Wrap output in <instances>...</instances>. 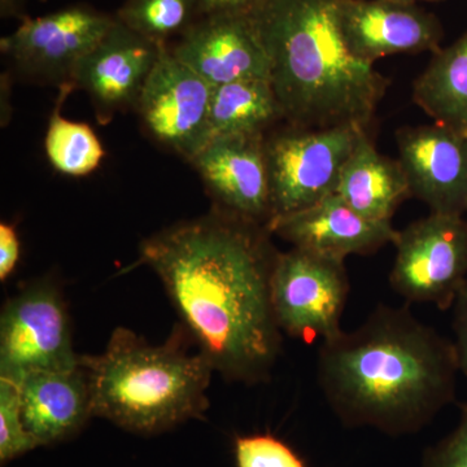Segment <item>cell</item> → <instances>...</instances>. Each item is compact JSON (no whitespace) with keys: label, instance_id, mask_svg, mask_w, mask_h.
<instances>
[{"label":"cell","instance_id":"cell-10","mask_svg":"<svg viewBox=\"0 0 467 467\" xmlns=\"http://www.w3.org/2000/svg\"><path fill=\"white\" fill-rule=\"evenodd\" d=\"M212 95L213 86L167 46L135 109L152 140L190 162L209 142Z\"/></svg>","mask_w":467,"mask_h":467},{"label":"cell","instance_id":"cell-26","mask_svg":"<svg viewBox=\"0 0 467 467\" xmlns=\"http://www.w3.org/2000/svg\"><path fill=\"white\" fill-rule=\"evenodd\" d=\"M451 327L454 333V352L459 370L467 378V279L457 294L453 306Z\"/></svg>","mask_w":467,"mask_h":467},{"label":"cell","instance_id":"cell-20","mask_svg":"<svg viewBox=\"0 0 467 467\" xmlns=\"http://www.w3.org/2000/svg\"><path fill=\"white\" fill-rule=\"evenodd\" d=\"M285 121L270 79H241L214 86L209 110V140L241 134H266Z\"/></svg>","mask_w":467,"mask_h":467},{"label":"cell","instance_id":"cell-22","mask_svg":"<svg viewBox=\"0 0 467 467\" xmlns=\"http://www.w3.org/2000/svg\"><path fill=\"white\" fill-rule=\"evenodd\" d=\"M202 16L201 0H125L115 17L144 38L169 46Z\"/></svg>","mask_w":467,"mask_h":467},{"label":"cell","instance_id":"cell-2","mask_svg":"<svg viewBox=\"0 0 467 467\" xmlns=\"http://www.w3.org/2000/svg\"><path fill=\"white\" fill-rule=\"evenodd\" d=\"M453 342L407 306L379 304L318 349L317 382L347 427L413 434L456 398Z\"/></svg>","mask_w":467,"mask_h":467},{"label":"cell","instance_id":"cell-18","mask_svg":"<svg viewBox=\"0 0 467 467\" xmlns=\"http://www.w3.org/2000/svg\"><path fill=\"white\" fill-rule=\"evenodd\" d=\"M337 193L361 216L391 223L410 190L399 160L380 155L367 133L344 165Z\"/></svg>","mask_w":467,"mask_h":467},{"label":"cell","instance_id":"cell-3","mask_svg":"<svg viewBox=\"0 0 467 467\" xmlns=\"http://www.w3.org/2000/svg\"><path fill=\"white\" fill-rule=\"evenodd\" d=\"M342 0H264L252 12L272 60L285 122L367 129L389 81L353 57L337 24Z\"/></svg>","mask_w":467,"mask_h":467},{"label":"cell","instance_id":"cell-25","mask_svg":"<svg viewBox=\"0 0 467 467\" xmlns=\"http://www.w3.org/2000/svg\"><path fill=\"white\" fill-rule=\"evenodd\" d=\"M422 467H467V402L460 407L459 425L426 451Z\"/></svg>","mask_w":467,"mask_h":467},{"label":"cell","instance_id":"cell-4","mask_svg":"<svg viewBox=\"0 0 467 467\" xmlns=\"http://www.w3.org/2000/svg\"><path fill=\"white\" fill-rule=\"evenodd\" d=\"M186 331L160 346L125 327L97 356L79 355L92 417L137 434H159L202 417L214 368L201 350L190 352Z\"/></svg>","mask_w":467,"mask_h":467},{"label":"cell","instance_id":"cell-5","mask_svg":"<svg viewBox=\"0 0 467 467\" xmlns=\"http://www.w3.org/2000/svg\"><path fill=\"white\" fill-rule=\"evenodd\" d=\"M367 133V129L353 125L301 128L285 124L266 134L273 214L270 223L337 192L344 165Z\"/></svg>","mask_w":467,"mask_h":467},{"label":"cell","instance_id":"cell-27","mask_svg":"<svg viewBox=\"0 0 467 467\" xmlns=\"http://www.w3.org/2000/svg\"><path fill=\"white\" fill-rule=\"evenodd\" d=\"M20 259V239L15 226L0 223V281L5 282L14 273Z\"/></svg>","mask_w":467,"mask_h":467},{"label":"cell","instance_id":"cell-1","mask_svg":"<svg viewBox=\"0 0 467 467\" xmlns=\"http://www.w3.org/2000/svg\"><path fill=\"white\" fill-rule=\"evenodd\" d=\"M272 235L214 208L140 243V264L158 275L192 344L232 382H266L282 352Z\"/></svg>","mask_w":467,"mask_h":467},{"label":"cell","instance_id":"cell-23","mask_svg":"<svg viewBox=\"0 0 467 467\" xmlns=\"http://www.w3.org/2000/svg\"><path fill=\"white\" fill-rule=\"evenodd\" d=\"M38 447L24 423L17 384L0 379V462L5 465Z\"/></svg>","mask_w":467,"mask_h":467},{"label":"cell","instance_id":"cell-21","mask_svg":"<svg viewBox=\"0 0 467 467\" xmlns=\"http://www.w3.org/2000/svg\"><path fill=\"white\" fill-rule=\"evenodd\" d=\"M73 90L70 86L60 88V97L48 122L45 149L48 161L58 173L85 177L99 168L106 150L90 125L61 116V106Z\"/></svg>","mask_w":467,"mask_h":467},{"label":"cell","instance_id":"cell-15","mask_svg":"<svg viewBox=\"0 0 467 467\" xmlns=\"http://www.w3.org/2000/svg\"><path fill=\"white\" fill-rule=\"evenodd\" d=\"M164 47L116 20L82 58L73 76V88L88 92L100 124L106 125L117 112L137 107Z\"/></svg>","mask_w":467,"mask_h":467},{"label":"cell","instance_id":"cell-16","mask_svg":"<svg viewBox=\"0 0 467 467\" xmlns=\"http://www.w3.org/2000/svg\"><path fill=\"white\" fill-rule=\"evenodd\" d=\"M267 229L292 247L343 261L349 254H371L393 244L399 234L392 223L361 216L337 192L304 211L273 221Z\"/></svg>","mask_w":467,"mask_h":467},{"label":"cell","instance_id":"cell-11","mask_svg":"<svg viewBox=\"0 0 467 467\" xmlns=\"http://www.w3.org/2000/svg\"><path fill=\"white\" fill-rule=\"evenodd\" d=\"M169 50L212 86L270 79L272 60L252 12L202 15Z\"/></svg>","mask_w":467,"mask_h":467},{"label":"cell","instance_id":"cell-19","mask_svg":"<svg viewBox=\"0 0 467 467\" xmlns=\"http://www.w3.org/2000/svg\"><path fill=\"white\" fill-rule=\"evenodd\" d=\"M413 100L434 122L467 134V32L435 52L414 81Z\"/></svg>","mask_w":467,"mask_h":467},{"label":"cell","instance_id":"cell-12","mask_svg":"<svg viewBox=\"0 0 467 467\" xmlns=\"http://www.w3.org/2000/svg\"><path fill=\"white\" fill-rule=\"evenodd\" d=\"M265 138L266 134L214 138L190 164L201 175L214 208L267 227L273 214Z\"/></svg>","mask_w":467,"mask_h":467},{"label":"cell","instance_id":"cell-14","mask_svg":"<svg viewBox=\"0 0 467 467\" xmlns=\"http://www.w3.org/2000/svg\"><path fill=\"white\" fill-rule=\"evenodd\" d=\"M399 162L410 196L432 213L467 212V134L434 122L407 126L396 133Z\"/></svg>","mask_w":467,"mask_h":467},{"label":"cell","instance_id":"cell-8","mask_svg":"<svg viewBox=\"0 0 467 467\" xmlns=\"http://www.w3.org/2000/svg\"><path fill=\"white\" fill-rule=\"evenodd\" d=\"M350 291L343 260L292 247L279 252L272 278L273 308L282 333L312 342L343 331Z\"/></svg>","mask_w":467,"mask_h":467},{"label":"cell","instance_id":"cell-28","mask_svg":"<svg viewBox=\"0 0 467 467\" xmlns=\"http://www.w3.org/2000/svg\"><path fill=\"white\" fill-rule=\"evenodd\" d=\"M264 0H201L202 15L214 12H251Z\"/></svg>","mask_w":467,"mask_h":467},{"label":"cell","instance_id":"cell-13","mask_svg":"<svg viewBox=\"0 0 467 467\" xmlns=\"http://www.w3.org/2000/svg\"><path fill=\"white\" fill-rule=\"evenodd\" d=\"M337 24L350 55L370 66L392 55L441 50V23L418 3L342 0Z\"/></svg>","mask_w":467,"mask_h":467},{"label":"cell","instance_id":"cell-9","mask_svg":"<svg viewBox=\"0 0 467 467\" xmlns=\"http://www.w3.org/2000/svg\"><path fill=\"white\" fill-rule=\"evenodd\" d=\"M115 21V16L82 5L26 17L14 33L3 36L0 51L26 78L73 88L77 67Z\"/></svg>","mask_w":467,"mask_h":467},{"label":"cell","instance_id":"cell-6","mask_svg":"<svg viewBox=\"0 0 467 467\" xmlns=\"http://www.w3.org/2000/svg\"><path fill=\"white\" fill-rule=\"evenodd\" d=\"M77 368L79 355L57 284L39 279L27 285L0 315V379L18 384L30 374Z\"/></svg>","mask_w":467,"mask_h":467},{"label":"cell","instance_id":"cell-29","mask_svg":"<svg viewBox=\"0 0 467 467\" xmlns=\"http://www.w3.org/2000/svg\"><path fill=\"white\" fill-rule=\"evenodd\" d=\"M30 0H0V16L2 18H20L26 20V7Z\"/></svg>","mask_w":467,"mask_h":467},{"label":"cell","instance_id":"cell-7","mask_svg":"<svg viewBox=\"0 0 467 467\" xmlns=\"http://www.w3.org/2000/svg\"><path fill=\"white\" fill-rule=\"evenodd\" d=\"M389 285L407 303L448 310L467 279V221L430 213L399 232Z\"/></svg>","mask_w":467,"mask_h":467},{"label":"cell","instance_id":"cell-30","mask_svg":"<svg viewBox=\"0 0 467 467\" xmlns=\"http://www.w3.org/2000/svg\"><path fill=\"white\" fill-rule=\"evenodd\" d=\"M407 2H414V3H418V2H431V3H435V2H442V0H407Z\"/></svg>","mask_w":467,"mask_h":467},{"label":"cell","instance_id":"cell-24","mask_svg":"<svg viewBox=\"0 0 467 467\" xmlns=\"http://www.w3.org/2000/svg\"><path fill=\"white\" fill-rule=\"evenodd\" d=\"M234 454L236 467H308L290 445L269 434L239 436Z\"/></svg>","mask_w":467,"mask_h":467},{"label":"cell","instance_id":"cell-17","mask_svg":"<svg viewBox=\"0 0 467 467\" xmlns=\"http://www.w3.org/2000/svg\"><path fill=\"white\" fill-rule=\"evenodd\" d=\"M17 386L24 423L39 447L67 441L92 417L81 367L30 374Z\"/></svg>","mask_w":467,"mask_h":467}]
</instances>
